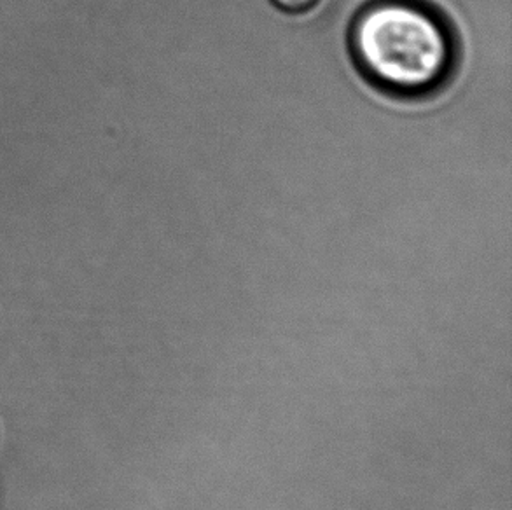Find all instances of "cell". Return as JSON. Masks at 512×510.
Segmentation results:
<instances>
[{"instance_id":"obj_1","label":"cell","mask_w":512,"mask_h":510,"mask_svg":"<svg viewBox=\"0 0 512 510\" xmlns=\"http://www.w3.org/2000/svg\"><path fill=\"white\" fill-rule=\"evenodd\" d=\"M350 51L360 74L392 97L434 95L450 81L457 42L436 9L420 0H373L355 16Z\"/></svg>"},{"instance_id":"obj_2","label":"cell","mask_w":512,"mask_h":510,"mask_svg":"<svg viewBox=\"0 0 512 510\" xmlns=\"http://www.w3.org/2000/svg\"><path fill=\"white\" fill-rule=\"evenodd\" d=\"M282 13L301 14L317 6L319 0H271Z\"/></svg>"}]
</instances>
